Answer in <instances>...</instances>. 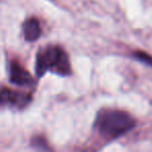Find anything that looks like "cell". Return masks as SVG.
I'll use <instances>...</instances> for the list:
<instances>
[{
    "mask_svg": "<svg viewBox=\"0 0 152 152\" xmlns=\"http://www.w3.org/2000/svg\"><path fill=\"white\" fill-rule=\"evenodd\" d=\"M96 126L101 135L117 139L130 131L135 126V120L124 110H104L98 114Z\"/></svg>",
    "mask_w": 152,
    "mask_h": 152,
    "instance_id": "1",
    "label": "cell"
},
{
    "mask_svg": "<svg viewBox=\"0 0 152 152\" xmlns=\"http://www.w3.org/2000/svg\"><path fill=\"white\" fill-rule=\"evenodd\" d=\"M36 71L39 76H43L47 71L58 75H68L71 67L66 51L58 46H47L41 49L37 55Z\"/></svg>",
    "mask_w": 152,
    "mask_h": 152,
    "instance_id": "2",
    "label": "cell"
},
{
    "mask_svg": "<svg viewBox=\"0 0 152 152\" xmlns=\"http://www.w3.org/2000/svg\"><path fill=\"white\" fill-rule=\"evenodd\" d=\"M31 100V96L23 92H17L7 88L0 89V105L24 107Z\"/></svg>",
    "mask_w": 152,
    "mask_h": 152,
    "instance_id": "3",
    "label": "cell"
},
{
    "mask_svg": "<svg viewBox=\"0 0 152 152\" xmlns=\"http://www.w3.org/2000/svg\"><path fill=\"white\" fill-rule=\"evenodd\" d=\"M10 79L13 83L21 87H30L34 83L30 73L17 61H12L10 65Z\"/></svg>",
    "mask_w": 152,
    "mask_h": 152,
    "instance_id": "4",
    "label": "cell"
},
{
    "mask_svg": "<svg viewBox=\"0 0 152 152\" xmlns=\"http://www.w3.org/2000/svg\"><path fill=\"white\" fill-rule=\"evenodd\" d=\"M23 34L27 41L34 42L38 40L41 36L40 22L36 18H30L23 23Z\"/></svg>",
    "mask_w": 152,
    "mask_h": 152,
    "instance_id": "5",
    "label": "cell"
},
{
    "mask_svg": "<svg viewBox=\"0 0 152 152\" xmlns=\"http://www.w3.org/2000/svg\"><path fill=\"white\" fill-rule=\"evenodd\" d=\"M31 144L34 148L40 150L41 152H51L50 148H49V145L46 142V140L42 137H34V139L31 140Z\"/></svg>",
    "mask_w": 152,
    "mask_h": 152,
    "instance_id": "6",
    "label": "cell"
},
{
    "mask_svg": "<svg viewBox=\"0 0 152 152\" xmlns=\"http://www.w3.org/2000/svg\"><path fill=\"white\" fill-rule=\"evenodd\" d=\"M134 57L137 59H139L140 61H142V63L146 64V65H149L152 67V56L148 54V53L143 52V51H135Z\"/></svg>",
    "mask_w": 152,
    "mask_h": 152,
    "instance_id": "7",
    "label": "cell"
}]
</instances>
